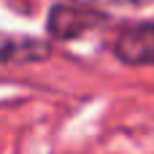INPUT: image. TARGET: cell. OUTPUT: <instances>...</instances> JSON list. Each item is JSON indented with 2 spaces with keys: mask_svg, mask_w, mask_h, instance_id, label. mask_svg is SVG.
Wrapping results in <instances>:
<instances>
[{
  "mask_svg": "<svg viewBox=\"0 0 154 154\" xmlns=\"http://www.w3.org/2000/svg\"><path fill=\"white\" fill-rule=\"evenodd\" d=\"M114 51L127 65H154V22L127 27L116 38Z\"/></svg>",
  "mask_w": 154,
  "mask_h": 154,
  "instance_id": "obj_1",
  "label": "cell"
},
{
  "mask_svg": "<svg viewBox=\"0 0 154 154\" xmlns=\"http://www.w3.org/2000/svg\"><path fill=\"white\" fill-rule=\"evenodd\" d=\"M46 57H49V43L38 41V38H22V35L0 32V65L41 62Z\"/></svg>",
  "mask_w": 154,
  "mask_h": 154,
  "instance_id": "obj_2",
  "label": "cell"
},
{
  "mask_svg": "<svg viewBox=\"0 0 154 154\" xmlns=\"http://www.w3.org/2000/svg\"><path fill=\"white\" fill-rule=\"evenodd\" d=\"M100 14H92V11H76V8H54L51 11V32L60 35V38H73V35H81L87 27H95L100 24Z\"/></svg>",
  "mask_w": 154,
  "mask_h": 154,
  "instance_id": "obj_3",
  "label": "cell"
}]
</instances>
